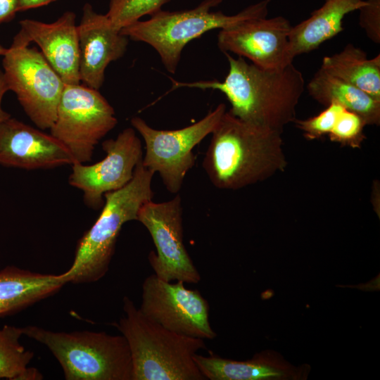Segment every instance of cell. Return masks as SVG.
Instances as JSON below:
<instances>
[{
	"label": "cell",
	"instance_id": "6da1fadb",
	"mask_svg": "<svg viewBox=\"0 0 380 380\" xmlns=\"http://www.w3.org/2000/svg\"><path fill=\"white\" fill-rule=\"evenodd\" d=\"M224 54L229 72L223 81L183 82L171 79L172 87L220 91L230 103L229 112L234 116L282 134L296 120V107L305 89L301 72L293 63L281 68H263L243 57Z\"/></svg>",
	"mask_w": 380,
	"mask_h": 380
},
{
	"label": "cell",
	"instance_id": "7a4b0ae2",
	"mask_svg": "<svg viewBox=\"0 0 380 380\" xmlns=\"http://www.w3.org/2000/svg\"><path fill=\"white\" fill-rule=\"evenodd\" d=\"M211 134L203 167L218 189L238 190L287 167L282 134L277 131L247 123L226 111Z\"/></svg>",
	"mask_w": 380,
	"mask_h": 380
},
{
	"label": "cell",
	"instance_id": "3957f363",
	"mask_svg": "<svg viewBox=\"0 0 380 380\" xmlns=\"http://www.w3.org/2000/svg\"><path fill=\"white\" fill-rule=\"evenodd\" d=\"M115 327L127 341L132 380H205L194 360L204 339L170 331L147 318L127 296Z\"/></svg>",
	"mask_w": 380,
	"mask_h": 380
},
{
	"label": "cell",
	"instance_id": "277c9868",
	"mask_svg": "<svg viewBox=\"0 0 380 380\" xmlns=\"http://www.w3.org/2000/svg\"><path fill=\"white\" fill-rule=\"evenodd\" d=\"M153 175L141 160L128 184L105 194L99 217L79 240L72 265L62 274L67 283H91L106 275L123 224L137 220L140 208L153 197Z\"/></svg>",
	"mask_w": 380,
	"mask_h": 380
},
{
	"label": "cell",
	"instance_id": "5b68a950",
	"mask_svg": "<svg viewBox=\"0 0 380 380\" xmlns=\"http://www.w3.org/2000/svg\"><path fill=\"white\" fill-rule=\"evenodd\" d=\"M271 1L262 0L228 15L220 11H211L222 0H203L191 9L172 12L161 9L149 19L137 20L120 32L132 40L151 46L166 70L175 73L182 50L189 42L215 29H226L246 20L267 17Z\"/></svg>",
	"mask_w": 380,
	"mask_h": 380
},
{
	"label": "cell",
	"instance_id": "8992f818",
	"mask_svg": "<svg viewBox=\"0 0 380 380\" xmlns=\"http://www.w3.org/2000/svg\"><path fill=\"white\" fill-rule=\"evenodd\" d=\"M22 329L23 335L50 350L67 380H132L130 350L122 335L56 332L36 326Z\"/></svg>",
	"mask_w": 380,
	"mask_h": 380
},
{
	"label": "cell",
	"instance_id": "52a82bcc",
	"mask_svg": "<svg viewBox=\"0 0 380 380\" xmlns=\"http://www.w3.org/2000/svg\"><path fill=\"white\" fill-rule=\"evenodd\" d=\"M118 124L115 110L98 89L65 84L50 134L72 156L89 162L99 141Z\"/></svg>",
	"mask_w": 380,
	"mask_h": 380
},
{
	"label": "cell",
	"instance_id": "ba28073f",
	"mask_svg": "<svg viewBox=\"0 0 380 380\" xmlns=\"http://www.w3.org/2000/svg\"><path fill=\"white\" fill-rule=\"evenodd\" d=\"M4 75L24 111L41 129L55 121L65 83L49 62L34 48L13 41L3 56Z\"/></svg>",
	"mask_w": 380,
	"mask_h": 380
},
{
	"label": "cell",
	"instance_id": "9c48e42d",
	"mask_svg": "<svg viewBox=\"0 0 380 380\" xmlns=\"http://www.w3.org/2000/svg\"><path fill=\"white\" fill-rule=\"evenodd\" d=\"M226 111L225 104L220 103L199 121L173 130L156 129L142 118H132V127L145 142L143 165L159 174L168 191L177 194L187 172L195 164L194 148L213 132Z\"/></svg>",
	"mask_w": 380,
	"mask_h": 380
},
{
	"label": "cell",
	"instance_id": "30bf717a",
	"mask_svg": "<svg viewBox=\"0 0 380 380\" xmlns=\"http://www.w3.org/2000/svg\"><path fill=\"white\" fill-rule=\"evenodd\" d=\"M182 205L179 195L172 199L145 203L137 220L148 231L156 247L148 256L154 274L166 281H182L197 284L201 275L183 241Z\"/></svg>",
	"mask_w": 380,
	"mask_h": 380
},
{
	"label": "cell",
	"instance_id": "8fae6325",
	"mask_svg": "<svg viewBox=\"0 0 380 380\" xmlns=\"http://www.w3.org/2000/svg\"><path fill=\"white\" fill-rule=\"evenodd\" d=\"M140 311L148 319L179 334L214 339L209 321V304L198 290L186 289L182 281H164L155 274L142 284Z\"/></svg>",
	"mask_w": 380,
	"mask_h": 380
},
{
	"label": "cell",
	"instance_id": "7c38bea8",
	"mask_svg": "<svg viewBox=\"0 0 380 380\" xmlns=\"http://www.w3.org/2000/svg\"><path fill=\"white\" fill-rule=\"evenodd\" d=\"M106 157L92 165H72L69 184L83 192L86 205L102 208L105 194L118 190L133 177L136 166L143 158L142 145L133 127L123 129L115 139L102 143Z\"/></svg>",
	"mask_w": 380,
	"mask_h": 380
},
{
	"label": "cell",
	"instance_id": "4fadbf2b",
	"mask_svg": "<svg viewBox=\"0 0 380 380\" xmlns=\"http://www.w3.org/2000/svg\"><path fill=\"white\" fill-rule=\"evenodd\" d=\"M292 25L283 16L255 18L220 30L217 46L221 51L249 59L263 68H281L293 63L289 51Z\"/></svg>",
	"mask_w": 380,
	"mask_h": 380
},
{
	"label": "cell",
	"instance_id": "5bb4252c",
	"mask_svg": "<svg viewBox=\"0 0 380 380\" xmlns=\"http://www.w3.org/2000/svg\"><path fill=\"white\" fill-rule=\"evenodd\" d=\"M75 163L67 148L15 118L0 122V165L25 170L49 169Z\"/></svg>",
	"mask_w": 380,
	"mask_h": 380
},
{
	"label": "cell",
	"instance_id": "9a60e30c",
	"mask_svg": "<svg viewBox=\"0 0 380 380\" xmlns=\"http://www.w3.org/2000/svg\"><path fill=\"white\" fill-rule=\"evenodd\" d=\"M77 32L80 82L99 90L107 66L125 54L129 38L111 25L106 14L96 13L88 3L83 6Z\"/></svg>",
	"mask_w": 380,
	"mask_h": 380
},
{
	"label": "cell",
	"instance_id": "2e32d148",
	"mask_svg": "<svg viewBox=\"0 0 380 380\" xmlns=\"http://www.w3.org/2000/svg\"><path fill=\"white\" fill-rule=\"evenodd\" d=\"M75 18L73 12L67 11L51 23L24 19L20 21V30L13 38L28 45L35 42L65 84L80 83V53Z\"/></svg>",
	"mask_w": 380,
	"mask_h": 380
},
{
	"label": "cell",
	"instance_id": "e0dca14e",
	"mask_svg": "<svg viewBox=\"0 0 380 380\" xmlns=\"http://www.w3.org/2000/svg\"><path fill=\"white\" fill-rule=\"evenodd\" d=\"M194 360L205 379L210 380H303L310 370L309 365L290 364L272 350L245 361L222 358L209 350L207 356L195 354Z\"/></svg>",
	"mask_w": 380,
	"mask_h": 380
},
{
	"label": "cell",
	"instance_id": "ac0fdd59",
	"mask_svg": "<svg viewBox=\"0 0 380 380\" xmlns=\"http://www.w3.org/2000/svg\"><path fill=\"white\" fill-rule=\"evenodd\" d=\"M365 4L366 0H325L308 18L292 26L289 37L291 58L317 49L343 31L345 16Z\"/></svg>",
	"mask_w": 380,
	"mask_h": 380
},
{
	"label": "cell",
	"instance_id": "d6986e66",
	"mask_svg": "<svg viewBox=\"0 0 380 380\" xmlns=\"http://www.w3.org/2000/svg\"><path fill=\"white\" fill-rule=\"evenodd\" d=\"M67 284L63 274H44L14 266L0 271V316L13 314L58 291Z\"/></svg>",
	"mask_w": 380,
	"mask_h": 380
},
{
	"label": "cell",
	"instance_id": "ffe728a7",
	"mask_svg": "<svg viewBox=\"0 0 380 380\" xmlns=\"http://www.w3.org/2000/svg\"><path fill=\"white\" fill-rule=\"evenodd\" d=\"M309 95L319 103L341 105L363 118L367 125H380V101L319 68L307 84Z\"/></svg>",
	"mask_w": 380,
	"mask_h": 380
},
{
	"label": "cell",
	"instance_id": "44dd1931",
	"mask_svg": "<svg viewBox=\"0 0 380 380\" xmlns=\"http://www.w3.org/2000/svg\"><path fill=\"white\" fill-rule=\"evenodd\" d=\"M320 68L380 101V54L369 58L362 49L348 44L340 52L324 56Z\"/></svg>",
	"mask_w": 380,
	"mask_h": 380
},
{
	"label": "cell",
	"instance_id": "7402d4cb",
	"mask_svg": "<svg viewBox=\"0 0 380 380\" xmlns=\"http://www.w3.org/2000/svg\"><path fill=\"white\" fill-rule=\"evenodd\" d=\"M23 329L5 325L0 329V379L39 380L42 374L27 365L34 354L21 345L20 338Z\"/></svg>",
	"mask_w": 380,
	"mask_h": 380
},
{
	"label": "cell",
	"instance_id": "603a6c76",
	"mask_svg": "<svg viewBox=\"0 0 380 380\" xmlns=\"http://www.w3.org/2000/svg\"><path fill=\"white\" fill-rule=\"evenodd\" d=\"M170 0H109L106 13L111 25L117 30L139 20L146 15H153L161 10Z\"/></svg>",
	"mask_w": 380,
	"mask_h": 380
},
{
	"label": "cell",
	"instance_id": "cb8c5ba5",
	"mask_svg": "<svg viewBox=\"0 0 380 380\" xmlns=\"http://www.w3.org/2000/svg\"><path fill=\"white\" fill-rule=\"evenodd\" d=\"M365 121L357 113L344 108L328 134L331 141L342 146L360 148L366 139Z\"/></svg>",
	"mask_w": 380,
	"mask_h": 380
},
{
	"label": "cell",
	"instance_id": "d4e9b609",
	"mask_svg": "<svg viewBox=\"0 0 380 380\" xmlns=\"http://www.w3.org/2000/svg\"><path fill=\"white\" fill-rule=\"evenodd\" d=\"M344 108L338 103H331L319 114L305 120L296 119L294 122L307 139H319L330 133Z\"/></svg>",
	"mask_w": 380,
	"mask_h": 380
},
{
	"label": "cell",
	"instance_id": "484cf974",
	"mask_svg": "<svg viewBox=\"0 0 380 380\" xmlns=\"http://www.w3.org/2000/svg\"><path fill=\"white\" fill-rule=\"evenodd\" d=\"M359 25L367 37L375 44L380 43V0H366L359 10Z\"/></svg>",
	"mask_w": 380,
	"mask_h": 380
},
{
	"label": "cell",
	"instance_id": "4316f807",
	"mask_svg": "<svg viewBox=\"0 0 380 380\" xmlns=\"http://www.w3.org/2000/svg\"><path fill=\"white\" fill-rule=\"evenodd\" d=\"M18 0H0V23L12 19L18 12Z\"/></svg>",
	"mask_w": 380,
	"mask_h": 380
},
{
	"label": "cell",
	"instance_id": "83f0119b",
	"mask_svg": "<svg viewBox=\"0 0 380 380\" xmlns=\"http://www.w3.org/2000/svg\"><path fill=\"white\" fill-rule=\"evenodd\" d=\"M57 0H18V11L38 8Z\"/></svg>",
	"mask_w": 380,
	"mask_h": 380
},
{
	"label": "cell",
	"instance_id": "f1b7e54d",
	"mask_svg": "<svg viewBox=\"0 0 380 380\" xmlns=\"http://www.w3.org/2000/svg\"><path fill=\"white\" fill-rule=\"evenodd\" d=\"M7 91H8V88L6 83L4 73L2 71H0V122L11 117V115L6 112L1 107L3 97Z\"/></svg>",
	"mask_w": 380,
	"mask_h": 380
},
{
	"label": "cell",
	"instance_id": "f546056e",
	"mask_svg": "<svg viewBox=\"0 0 380 380\" xmlns=\"http://www.w3.org/2000/svg\"><path fill=\"white\" fill-rule=\"evenodd\" d=\"M379 195V184L377 181L376 183L373 184L372 191V197L375 198L372 199V205L376 212H377V207L379 208V205L377 204V196Z\"/></svg>",
	"mask_w": 380,
	"mask_h": 380
},
{
	"label": "cell",
	"instance_id": "4dcf8cb0",
	"mask_svg": "<svg viewBox=\"0 0 380 380\" xmlns=\"http://www.w3.org/2000/svg\"><path fill=\"white\" fill-rule=\"evenodd\" d=\"M6 48H4V46H2L1 44H0V56H4V53H6Z\"/></svg>",
	"mask_w": 380,
	"mask_h": 380
}]
</instances>
